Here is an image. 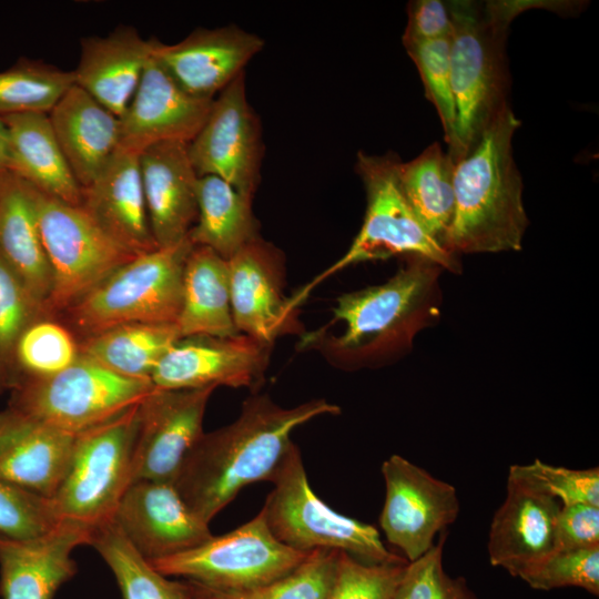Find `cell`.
Returning <instances> with one entry per match:
<instances>
[{"label":"cell","mask_w":599,"mask_h":599,"mask_svg":"<svg viewBox=\"0 0 599 599\" xmlns=\"http://www.w3.org/2000/svg\"><path fill=\"white\" fill-rule=\"evenodd\" d=\"M380 470L386 494L379 526L387 541L414 561L455 522L460 509L456 489L399 455L386 459Z\"/></svg>","instance_id":"cell-12"},{"label":"cell","mask_w":599,"mask_h":599,"mask_svg":"<svg viewBox=\"0 0 599 599\" xmlns=\"http://www.w3.org/2000/svg\"><path fill=\"white\" fill-rule=\"evenodd\" d=\"M74 435L8 407L0 412V479L52 499L68 469Z\"/></svg>","instance_id":"cell-24"},{"label":"cell","mask_w":599,"mask_h":599,"mask_svg":"<svg viewBox=\"0 0 599 599\" xmlns=\"http://www.w3.org/2000/svg\"><path fill=\"white\" fill-rule=\"evenodd\" d=\"M143 192L158 247L183 241L197 217L196 174L187 143L162 142L139 154Z\"/></svg>","instance_id":"cell-23"},{"label":"cell","mask_w":599,"mask_h":599,"mask_svg":"<svg viewBox=\"0 0 599 599\" xmlns=\"http://www.w3.org/2000/svg\"><path fill=\"white\" fill-rule=\"evenodd\" d=\"M153 388L150 380L115 374L79 355L60 373L21 378L9 407L75 436L139 404Z\"/></svg>","instance_id":"cell-8"},{"label":"cell","mask_w":599,"mask_h":599,"mask_svg":"<svg viewBox=\"0 0 599 599\" xmlns=\"http://www.w3.org/2000/svg\"><path fill=\"white\" fill-rule=\"evenodd\" d=\"M227 263L232 315L241 334L272 345L297 328L295 313L282 294L280 264L271 245L257 237Z\"/></svg>","instance_id":"cell-21"},{"label":"cell","mask_w":599,"mask_h":599,"mask_svg":"<svg viewBox=\"0 0 599 599\" xmlns=\"http://www.w3.org/2000/svg\"><path fill=\"white\" fill-rule=\"evenodd\" d=\"M79 355V342L65 325L54 318L37 319L23 331L16 346L18 382L60 373Z\"/></svg>","instance_id":"cell-36"},{"label":"cell","mask_w":599,"mask_h":599,"mask_svg":"<svg viewBox=\"0 0 599 599\" xmlns=\"http://www.w3.org/2000/svg\"><path fill=\"white\" fill-rule=\"evenodd\" d=\"M339 550L314 549L293 571L245 590H214L184 580L187 599H328Z\"/></svg>","instance_id":"cell-34"},{"label":"cell","mask_w":599,"mask_h":599,"mask_svg":"<svg viewBox=\"0 0 599 599\" xmlns=\"http://www.w3.org/2000/svg\"><path fill=\"white\" fill-rule=\"evenodd\" d=\"M214 99L184 91L152 57L120 119L119 149L140 154L162 142L190 143L209 116Z\"/></svg>","instance_id":"cell-17"},{"label":"cell","mask_w":599,"mask_h":599,"mask_svg":"<svg viewBox=\"0 0 599 599\" xmlns=\"http://www.w3.org/2000/svg\"><path fill=\"white\" fill-rule=\"evenodd\" d=\"M509 470L560 501L561 506L587 504L599 507V469H569L536 459L512 465Z\"/></svg>","instance_id":"cell-43"},{"label":"cell","mask_w":599,"mask_h":599,"mask_svg":"<svg viewBox=\"0 0 599 599\" xmlns=\"http://www.w3.org/2000/svg\"><path fill=\"white\" fill-rule=\"evenodd\" d=\"M199 176L215 175L253 197L263 155L261 125L251 108L245 73H240L213 100L203 126L187 144Z\"/></svg>","instance_id":"cell-13"},{"label":"cell","mask_w":599,"mask_h":599,"mask_svg":"<svg viewBox=\"0 0 599 599\" xmlns=\"http://www.w3.org/2000/svg\"><path fill=\"white\" fill-rule=\"evenodd\" d=\"M43 318L21 280L0 254V387L18 382L16 346L23 331Z\"/></svg>","instance_id":"cell-38"},{"label":"cell","mask_w":599,"mask_h":599,"mask_svg":"<svg viewBox=\"0 0 599 599\" xmlns=\"http://www.w3.org/2000/svg\"><path fill=\"white\" fill-rule=\"evenodd\" d=\"M112 520L149 562L190 550L213 535L173 483L138 480L122 496Z\"/></svg>","instance_id":"cell-16"},{"label":"cell","mask_w":599,"mask_h":599,"mask_svg":"<svg viewBox=\"0 0 599 599\" xmlns=\"http://www.w3.org/2000/svg\"><path fill=\"white\" fill-rule=\"evenodd\" d=\"M11 164L10 139L6 123L0 118V173L8 172Z\"/></svg>","instance_id":"cell-46"},{"label":"cell","mask_w":599,"mask_h":599,"mask_svg":"<svg viewBox=\"0 0 599 599\" xmlns=\"http://www.w3.org/2000/svg\"><path fill=\"white\" fill-rule=\"evenodd\" d=\"M151 54L187 93L214 99L264 47L258 35L234 24L192 31L166 44L152 38Z\"/></svg>","instance_id":"cell-18"},{"label":"cell","mask_w":599,"mask_h":599,"mask_svg":"<svg viewBox=\"0 0 599 599\" xmlns=\"http://www.w3.org/2000/svg\"><path fill=\"white\" fill-rule=\"evenodd\" d=\"M91 528L62 520L49 532L30 539L0 535L2 599H53L77 572L72 551L90 544Z\"/></svg>","instance_id":"cell-20"},{"label":"cell","mask_w":599,"mask_h":599,"mask_svg":"<svg viewBox=\"0 0 599 599\" xmlns=\"http://www.w3.org/2000/svg\"><path fill=\"white\" fill-rule=\"evenodd\" d=\"M150 59V39H144L131 26H118L106 35L81 39L79 63L73 70L74 84L120 118Z\"/></svg>","instance_id":"cell-25"},{"label":"cell","mask_w":599,"mask_h":599,"mask_svg":"<svg viewBox=\"0 0 599 599\" xmlns=\"http://www.w3.org/2000/svg\"><path fill=\"white\" fill-rule=\"evenodd\" d=\"M429 260L408 263L384 284L337 298L332 322L344 331L328 337L329 356L347 365H364L408 348L414 336L439 316V273Z\"/></svg>","instance_id":"cell-4"},{"label":"cell","mask_w":599,"mask_h":599,"mask_svg":"<svg viewBox=\"0 0 599 599\" xmlns=\"http://www.w3.org/2000/svg\"><path fill=\"white\" fill-rule=\"evenodd\" d=\"M407 564L370 565L339 550L328 599H393Z\"/></svg>","instance_id":"cell-41"},{"label":"cell","mask_w":599,"mask_h":599,"mask_svg":"<svg viewBox=\"0 0 599 599\" xmlns=\"http://www.w3.org/2000/svg\"><path fill=\"white\" fill-rule=\"evenodd\" d=\"M561 504L509 470L506 497L491 520L488 556L512 577L554 551Z\"/></svg>","instance_id":"cell-19"},{"label":"cell","mask_w":599,"mask_h":599,"mask_svg":"<svg viewBox=\"0 0 599 599\" xmlns=\"http://www.w3.org/2000/svg\"><path fill=\"white\" fill-rule=\"evenodd\" d=\"M449 38L404 47L419 72L425 97L433 103L438 113L444 138L448 145L447 153L455 162L458 159L459 145L451 88Z\"/></svg>","instance_id":"cell-37"},{"label":"cell","mask_w":599,"mask_h":599,"mask_svg":"<svg viewBox=\"0 0 599 599\" xmlns=\"http://www.w3.org/2000/svg\"><path fill=\"white\" fill-rule=\"evenodd\" d=\"M176 325L182 337L240 334L232 315L229 263L209 247L194 245L187 256Z\"/></svg>","instance_id":"cell-29"},{"label":"cell","mask_w":599,"mask_h":599,"mask_svg":"<svg viewBox=\"0 0 599 599\" xmlns=\"http://www.w3.org/2000/svg\"><path fill=\"white\" fill-rule=\"evenodd\" d=\"M0 254L44 318L52 288L51 267L28 186L9 171L0 173Z\"/></svg>","instance_id":"cell-27"},{"label":"cell","mask_w":599,"mask_h":599,"mask_svg":"<svg viewBox=\"0 0 599 599\" xmlns=\"http://www.w3.org/2000/svg\"><path fill=\"white\" fill-rule=\"evenodd\" d=\"M308 552L276 539L260 511L232 531L150 564L165 577L184 578L214 590H245L286 576Z\"/></svg>","instance_id":"cell-11"},{"label":"cell","mask_w":599,"mask_h":599,"mask_svg":"<svg viewBox=\"0 0 599 599\" xmlns=\"http://www.w3.org/2000/svg\"><path fill=\"white\" fill-rule=\"evenodd\" d=\"M61 521L50 499L0 479V535L14 539L35 538Z\"/></svg>","instance_id":"cell-42"},{"label":"cell","mask_w":599,"mask_h":599,"mask_svg":"<svg viewBox=\"0 0 599 599\" xmlns=\"http://www.w3.org/2000/svg\"><path fill=\"white\" fill-rule=\"evenodd\" d=\"M446 3L451 20L449 61L459 160L510 108L506 43L511 21L522 11L517 0Z\"/></svg>","instance_id":"cell-3"},{"label":"cell","mask_w":599,"mask_h":599,"mask_svg":"<svg viewBox=\"0 0 599 599\" xmlns=\"http://www.w3.org/2000/svg\"><path fill=\"white\" fill-rule=\"evenodd\" d=\"M338 413L339 407L325 399L284 408L267 395L251 396L236 420L203 433L173 485L190 509L210 524L244 487L270 481L294 444L291 434L296 427Z\"/></svg>","instance_id":"cell-1"},{"label":"cell","mask_w":599,"mask_h":599,"mask_svg":"<svg viewBox=\"0 0 599 599\" xmlns=\"http://www.w3.org/2000/svg\"><path fill=\"white\" fill-rule=\"evenodd\" d=\"M89 545L113 572L123 599H187L184 580L173 581L156 571L113 520L94 527Z\"/></svg>","instance_id":"cell-33"},{"label":"cell","mask_w":599,"mask_h":599,"mask_svg":"<svg viewBox=\"0 0 599 599\" xmlns=\"http://www.w3.org/2000/svg\"><path fill=\"white\" fill-rule=\"evenodd\" d=\"M216 387H154L138 407L132 483H173L186 455L203 435L207 402Z\"/></svg>","instance_id":"cell-14"},{"label":"cell","mask_w":599,"mask_h":599,"mask_svg":"<svg viewBox=\"0 0 599 599\" xmlns=\"http://www.w3.org/2000/svg\"><path fill=\"white\" fill-rule=\"evenodd\" d=\"M270 481L274 488L261 511L271 532L287 547L341 550L370 565L408 562L385 547L376 527L344 516L318 498L295 444Z\"/></svg>","instance_id":"cell-7"},{"label":"cell","mask_w":599,"mask_h":599,"mask_svg":"<svg viewBox=\"0 0 599 599\" xmlns=\"http://www.w3.org/2000/svg\"><path fill=\"white\" fill-rule=\"evenodd\" d=\"M519 578L537 590L578 587L598 596L599 546L555 550L526 568Z\"/></svg>","instance_id":"cell-39"},{"label":"cell","mask_w":599,"mask_h":599,"mask_svg":"<svg viewBox=\"0 0 599 599\" xmlns=\"http://www.w3.org/2000/svg\"><path fill=\"white\" fill-rule=\"evenodd\" d=\"M26 184L52 274L44 318H54L135 256L111 240L82 207Z\"/></svg>","instance_id":"cell-10"},{"label":"cell","mask_w":599,"mask_h":599,"mask_svg":"<svg viewBox=\"0 0 599 599\" xmlns=\"http://www.w3.org/2000/svg\"><path fill=\"white\" fill-rule=\"evenodd\" d=\"M181 337L175 323L124 324L81 338L79 354L115 374L151 382L161 358Z\"/></svg>","instance_id":"cell-30"},{"label":"cell","mask_w":599,"mask_h":599,"mask_svg":"<svg viewBox=\"0 0 599 599\" xmlns=\"http://www.w3.org/2000/svg\"><path fill=\"white\" fill-rule=\"evenodd\" d=\"M599 546V507L587 504L561 506L555 528V550Z\"/></svg>","instance_id":"cell-44"},{"label":"cell","mask_w":599,"mask_h":599,"mask_svg":"<svg viewBox=\"0 0 599 599\" xmlns=\"http://www.w3.org/2000/svg\"><path fill=\"white\" fill-rule=\"evenodd\" d=\"M197 217L189 232L195 246H205L224 260L257 238L252 197L215 175L199 176Z\"/></svg>","instance_id":"cell-31"},{"label":"cell","mask_w":599,"mask_h":599,"mask_svg":"<svg viewBox=\"0 0 599 599\" xmlns=\"http://www.w3.org/2000/svg\"><path fill=\"white\" fill-rule=\"evenodd\" d=\"M0 118L10 139L9 172L50 196L80 206L82 189L57 141L48 114Z\"/></svg>","instance_id":"cell-28"},{"label":"cell","mask_w":599,"mask_h":599,"mask_svg":"<svg viewBox=\"0 0 599 599\" xmlns=\"http://www.w3.org/2000/svg\"><path fill=\"white\" fill-rule=\"evenodd\" d=\"M398 181L417 219L430 236L446 248L455 212L451 158L435 142L413 160L400 162Z\"/></svg>","instance_id":"cell-32"},{"label":"cell","mask_w":599,"mask_h":599,"mask_svg":"<svg viewBox=\"0 0 599 599\" xmlns=\"http://www.w3.org/2000/svg\"><path fill=\"white\" fill-rule=\"evenodd\" d=\"M80 207L132 255L158 248L146 210L139 154L119 149L100 174L82 189Z\"/></svg>","instance_id":"cell-22"},{"label":"cell","mask_w":599,"mask_h":599,"mask_svg":"<svg viewBox=\"0 0 599 599\" xmlns=\"http://www.w3.org/2000/svg\"><path fill=\"white\" fill-rule=\"evenodd\" d=\"M48 116L74 177L88 186L119 150L120 119L77 84Z\"/></svg>","instance_id":"cell-26"},{"label":"cell","mask_w":599,"mask_h":599,"mask_svg":"<svg viewBox=\"0 0 599 599\" xmlns=\"http://www.w3.org/2000/svg\"><path fill=\"white\" fill-rule=\"evenodd\" d=\"M271 345L245 334L184 336L164 354L151 375L156 388L254 387L265 370Z\"/></svg>","instance_id":"cell-15"},{"label":"cell","mask_w":599,"mask_h":599,"mask_svg":"<svg viewBox=\"0 0 599 599\" xmlns=\"http://www.w3.org/2000/svg\"><path fill=\"white\" fill-rule=\"evenodd\" d=\"M520 125L507 109L454 162L455 212L446 248L454 255L519 251L528 225L524 183L512 154Z\"/></svg>","instance_id":"cell-2"},{"label":"cell","mask_w":599,"mask_h":599,"mask_svg":"<svg viewBox=\"0 0 599 599\" xmlns=\"http://www.w3.org/2000/svg\"><path fill=\"white\" fill-rule=\"evenodd\" d=\"M73 84V71L41 60L20 59L0 72V116L48 114Z\"/></svg>","instance_id":"cell-35"},{"label":"cell","mask_w":599,"mask_h":599,"mask_svg":"<svg viewBox=\"0 0 599 599\" xmlns=\"http://www.w3.org/2000/svg\"><path fill=\"white\" fill-rule=\"evenodd\" d=\"M193 247L187 235L131 258L60 315L65 326L83 338L124 324H176L184 267Z\"/></svg>","instance_id":"cell-5"},{"label":"cell","mask_w":599,"mask_h":599,"mask_svg":"<svg viewBox=\"0 0 599 599\" xmlns=\"http://www.w3.org/2000/svg\"><path fill=\"white\" fill-rule=\"evenodd\" d=\"M450 34L451 20L446 2L413 0L408 3L404 45L449 38Z\"/></svg>","instance_id":"cell-45"},{"label":"cell","mask_w":599,"mask_h":599,"mask_svg":"<svg viewBox=\"0 0 599 599\" xmlns=\"http://www.w3.org/2000/svg\"><path fill=\"white\" fill-rule=\"evenodd\" d=\"M400 162L393 153H358L356 171L367 196L363 225L339 260L287 298L291 312H295L327 277L361 262L406 255L429 260L450 272L460 270L457 256L430 236L407 203L398 181Z\"/></svg>","instance_id":"cell-6"},{"label":"cell","mask_w":599,"mask_h":599,"mask_svg":"<svg viewBox=\"0 0 599 599\" xmlns=\"http://www.w3.org/2000/svg\"><path fill=\"white\" fill-rule=\"evenodd\" d=\"M138 407L74 436L68 469L51 499L61 520L91 529L112 520L132 484Z\"/></svg>","instance_id":"cell-9"},{"label":"cell","mask_w":599,"mask_h":599,"mask_svg":"<svg viewBox=\"0 0 599 599\" xmlns=\"http://www.w3.org/2000/svg\"><path fill=\"white\" fill-rule=\"evenodd\" d=\"M447 531L422 557L409 561L393 599H478L464 577H450L443 567Z\"/></svg>","instance_id":"cell-40"}]
</instances>
